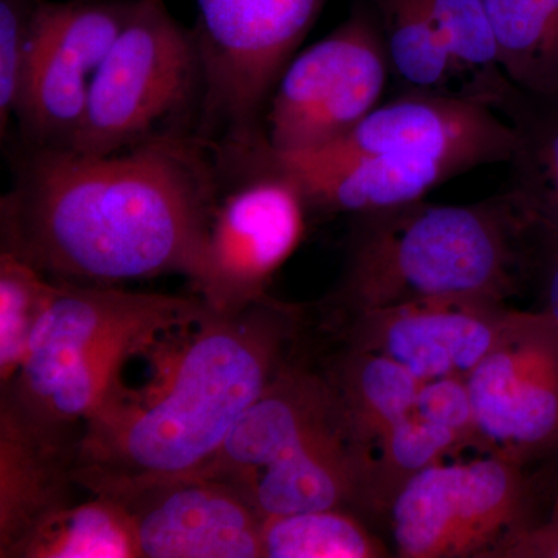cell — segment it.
I'll return each mask as SVG.
<instances>
[{"label": "cell", "mask_w": 558, "mask_h": 558, "mask_svg": "<svg viewBox=\"0 0 558 558\" xmlns=\"http://www.w3.org/2000/svg\"><path fill=\"white\" fill-rule=\"evenodd\" d=\"M218 202L204 142L182 132L113 154L35 148L0 205L2 250L60 281L196 284Z\"/></svg>", "instance_id": "1"}, {"label": "cell", "mask_w": 558, "mask_h": 558, "mask_svg": "<svg viewBox=\"0 0 558 558\" xmlns=\"http://www.w3.org/2000/svg\"><path fill=\"white\" fill-rule=\"evenodd\" d=\"M301 317L269 295L209 311L156 391L109 399L84 424L75 480L89 494L199 472L293 357Z\"/></svg>", "instance_id": "2"}, {"label": "cell", "mask_w": 558, "mask_h": 558, "mask_svg": "<svg viewBox=\"0 0 558 558\" xmlns=\"http://www.w3.org/2000/svg\"><path fill=\"white\" fill-rule=\"evenodd\" d=\"M357 216L343 278L325 304L333 326L411 301L506 303L537 233L513 191L470 205L418 201Z\"/></svg>", "instance_id": "3"}, {"label": "cell", "mask_w": 558, "mask_h": 558, "mask_svg": "<svg viewBox=\"0 0 558 558\" xmlns=\"http://www.w3.org/2000/svg\"><path fill=\"white\" fill-rule=\"evenodd\" d=\"M211 310L201 296L54 279L24 362L0 387V400L38 421L84 425L140 347L165 330L199 322Z\"/></svg>", "instance_id": "4"}, {"label": "cell", "mask_w": 558, "mask_h": 558, "mask_svg": "<svg viewBox=\"0 0 558 558\" xmlns=\"http://www.w3.org/2000/svg\"><path fill=\"white\" fill-rule=\"evenodd\" d=\"M204 75L196 35L163 0H134L130 20L92 81L89 100L68 148L113 154L170 130L191 102L202 101Z\"/></svg>", "instance_id": "5"}, {"label": "cell", "mask_w": 558, "mask_h": 558, "mask_svg": "<svg viewBox=\"0 0 558 558\" xmlns=\"http://www.w3.org/2000/svg\"><path fill=\"white\" fill-rule=\"evenodd\" d=\"M196 2L202 131L222 135L223 153H244L264 138L275 86L329 0Z\"/></svg>", "instance_id": "6"}, {"label": "cell", "mask_w": 558, "mask_h": 558, "mask_svg": "<svg viewBox=\"0 0 558 558\" xmlns=\"http://www.w3.org/2000/svg\"><path fill=\"white\" fill-rule=\"evenodd\" d=\"M389 70L379 17L359 0L336 31L282 72L264 117L267 148L304 156L337 142L380 105Z\"/></svg>", "instance_id": "7"}, {"label": "cell", "mask_w": 558, "mask_h": 558, "mask_svg": "<svg viewBox=\"0 0 558 558\" xmlns=\"http://www.w3.org/2000/svg\"><path fill=\"white\" fill-rule=\"evenodd\" d=\"M527 486L520 464L497 454L429 465L389 502L396 553L403 558L486 557L523 526Z\"/></svg>", "instance_id": "8"}, {"label": "cell", "mask_w": 558, "mask_h": 558, "mask_svg": "<svg viewBox=\"0 0 558 558\" xmlns=\"http://www.w3.org/2000/svg\"><path fill=\"white\" fill-rule=\"evenodd\" d=\"M481 447L521 465L558 442V325L548 312L509 311L465 377Z\"/></svg>", "instance_id": "9"}, {"label": "cell", "mask_w": 558, "mask_h": 558, "mask_svg": "<svg viewBox=\"0 0 558 558\" xmlns=\"http://www.w3.org/2000/svg\"><path fill=\"white\" fill-rule=\"evenodd\" d=\"M134 0L40 2L17 120L35 148H68L92 81L130 20Z\"/></svg>", "instance_id": "10"}, {"label": "cell", "mask_w": 558, "mask_h": 558, "mask_svg": "<svg viewBox=\"0 0 558 558\" xmlns=\"http://www.w3.org/2000/svg\"><path fill=\"white\" fill-rule=\"evenodd\" d=\"M517 143L513 124L487 102L465 95L411 90L377 106L354 130L326 148L288 157L340 161L389 156L446 161L465 172L484 165L509 163Z\"/></svg>", "instance_id": "11"}, {"label": "cell", "mask_w": 558, "mask_h": 558, "mask_svg": "<svg viewBox=\"0 0 558 558\" xmlns=\"http://www.w3.org/2000/svg\"><path fill=\"white\" fill-rule=\"evenodd\" d=\"M247 172L248 180L219 197L194 284L216 311L267 295V282L299 247L306 227L310 205L292 180L271 170Z\"/></svg>", "instance_id": "12"}, {"label": "cell", "mask_w": 558, "mask_h": 558, "mask_svg": "<svg viewBox=\"0 0 558 558\" xmlns=\"http://www.w3.org/2000/svg\"><path fill=\"white\" fill-rule=\"evenodd\" d=\"M108 497L131 513L140 558H263L266 519L219 476L190 473Z\"/></svg>", "instance_id": "13"}, {"label": "cell", "mask_w": 558, "mask_h": 558, "mask_svg": "<svg viewBox=\"0 0 558 558\" xmlns=\"http://www.w3.org/2000/svg\"><path fill=\"white\" fill-rule=\"evenodd\" d=\"M505 303L422 300L366 312L333 326L347 348L395 360L418 380L468 377L497 340Z\"/></svg>", "instance_id": "14"}, {"label": "cell", "mask_w": 558, "mask_h": 558, "mask_svg": "<svg viewBox=\"0 0 558 558\" xmlns=\"http://www.w3.org/2000/svg\"><path fill=\"white\" fill-rule=\"evenodd\" d=\"M339 432L347 427L325 371L292 357L199 472L242 488L264 470Z\"/></svg>", "instance_id": "15"}, {"label": "cell", "mask_w": 558, "mask_h": 558, "mask_svg": "<svg viewBox=\"0 0 558 558\" xmlns=\"http://www.w3.org/2000/svg\"><path fill=\"white\" fill-rule=\"evenodd\" d=\"M84 425L50 424L0 400V557L75 501Z\"/></svg>", "instance_id": "16"}, {"label": "cell", "mask_w": 558, "mask_h": 558, "mask_svg": "<svg viewBox=\"0 0 558 558\" xmlns=\"http://www.w3.org/2000/svg\"><path fill=\"white\" fill-rule=\"evenodd\" d=\"M325 374L349 439L366 458L389 429L413 414L422 385L395 360L362 349L344 348Z\"/></svg>", "instance_id": "17"}, {"label": "cell", "mask_w": 558, "mask_h": 558, "mask_svg": "<svg viewBox=\"0 0 558 558\" xmlns=\"http://www.w3.org/2000/svg\"><path fill=\"white\" fill-rule=\"evenodd\" d=\"M499 68L521 94L558 97V0H484Z\"/></svg>", "instance_id": "18"}, {"label": "cell", "mask_w": 558, "mask_h": 558, "mask_svg": "<svg viewBox=\"0 0 558 558\" xmlns=\"http://www.w3.org/2000/svg\"><path fill=\"white\" fill-rule=\"evenodd\" d=\"M519 134L513 154V194L539 233H558V97L517 90L501 109Z\"/></svg>", "instance_id": "19"}, {"label": "cell", "mask_w": 558, "mask_h": 558, "mask_svg": "<svg viewBox=\"0 0 558 558\" xmlns=\"http://www.w3.org/2000/svg\"><path fill=\"white\" fill-rule=\"evenodd\" d=\"M14 558H140V549L128 509L92 494L40 524Z\"/></svg>", "instance_id": "20"}, {"label": "cell", "mask_w": 558, "mask_h": 558, "mask_svg": "<svg viewBox=\"0 0 558 558\" xmlns=\"http://www.w3.org/2000/svg\"><path fill=\"white\" fill-rule=\"evenodd\" d=\"M449 49L469 97L498 110L515 90L499 68L484 0H422Z\"/></svg>", "instance_id": "21"}, {"label": "cell", "mask_w": 558, "mask_h": 558, "mask_svg": "<svg viewBox=\"0 0 558 558\" xmlns=\"http://www.w3.org/2000/svg\"><path fill=\"white\" fill-rule=\"evenodd\" d=\"M263 558H380L388 549L344 509L267 517L260 534Z\"/></svg>", "instance_id": "22"}, {"label": "cell", "mask_w": 558, "mask_h": 558, "mask_svg": "<svg viewBox=\"0 0 558 558\" xmlns=\"http://www.w3.org/2000/svg\"><path fill=\"white\" fill-rule=\"evenodd\" d=\"M468 444L458 433L417 414L403 418L374 447L379 453L366 459L362 508H388L411 476L438 464Z\"/></svg>", "instance_id": "23"}, {"label": "cell", "mask_w": 558, "mask_h": 558, "mask_svg": "<svg viewBox=\"0 0 558 558\" xmlns=\"http://www.w3.org/2000/svg\"><path fill=\"white\" fill-rule=\"evenodd\" d=\"M54 279L0 253V387L9 384L27 354L33 330L53 295Z\"/></svg>", "instance_id": "24"}, {"label": "cell", "mask_w": 558, "mask_h": 558, "mask_svg": "<svg viewBox=\"0 0 558 558\" xmlns=\"http://www.w3.org/2000/svg\"><path fill=\"white\" fill-rule=\"evenodd\" d=\"M43 0H0V131L20 112L36 13Z\"/></svg>", "instance_id": "25"}, {"label": "cell", "mask_w": 558, "mask_h": 558, "mask_svg": "<svg viewBox=\"0 0 558 558\" xmlns=\"http://www.w3.org/2000/svg\"><path fill=\"white\" fill-rule=\"evenodd\" d=\"M413 413L458 433L469 444L478 440L475 410L465 377L451 376L422 381Z\"/></svg>", "instance_id": "26"}, {"label": "cell", "mask_w": 558, "mask_h": 558, "mask_svg": "<svg viewBox=\"0 0 558 558\" xmlns=\"http://www.w3.org/2000/svg\"><path fill=\"white\" fill-rule=\"evenodd\" d=\"M488 558H558V513L539 526L517 527L495 546Z\"/></svg>", "instance_id": "27"}, {"label": "cell", "mask_w": 558, "mask_h": 558, "mask_svg": "<svg viewBox=\"0 0 558 558\" xmlns=\"http://www.w3.org/2000/svg\"><path fill=\"white\" fill-rule=\"evenodd\" d=\"M537 242L542 252L543 281H545L546 307L558 325V233H539Z\"/></svg>", "instance_id": "28"}, {"label": "cell", "mask_w": 558, "mask_h": 558, "mask_svg": "<svg viewBox=\"0 0 558 558\" xmlns=\"http://www.w3.org/2000/svg\"><path fill=\"white\" fill-rule=\"evenodd\" d=\"M554 513H558V502H557V506H556V512H554Z\"/></svg>", "instance_id": "29"}]
</instances>
